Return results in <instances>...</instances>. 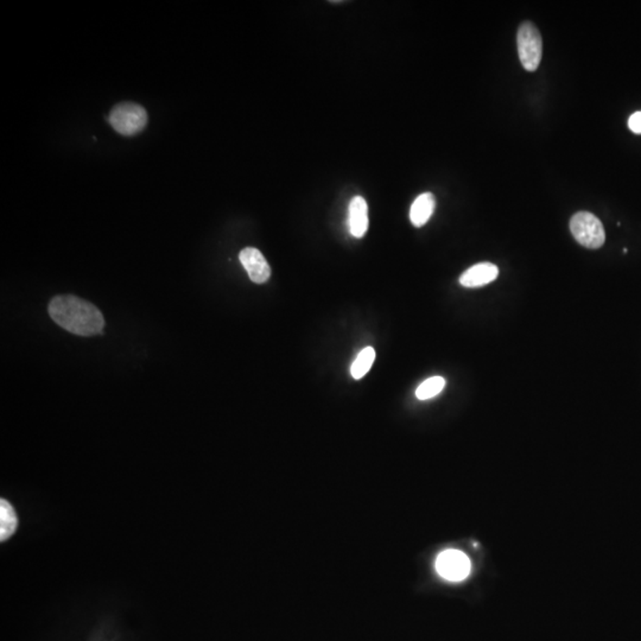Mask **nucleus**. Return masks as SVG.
Segmentation results:
<instances>
[{"label":"nucleus","mask_w":641,"mask_h":641,"mask_svg":"<svg viewBox=\"0 0 641 641\" xmlns=\"http://www.w3.org/2000/svg\"><path fill=\"white\" fill-rule=\"evenodd\" d=\"M436 571L439 576L449 582H461L470 576L472 563L465 552L460 550L448 549L437 556Z\"/></svg>","instance_id":"obj_5"},{"label":"nucleus","mask_w":641,"mask_h":641,"mask_svg":"<svg viewBox=\"0 0 641 641\" xmlns=\"http://www.w3.org/2000/svg\"><path fill=\"white\" fill-rule=\"evenodd\" d=\"M444 387H446V379L439 375L432 377L418 386V389H416V397L420 401H427V399L436 397L437 394H441Z\"/></svg>","instance_id":"obj_12"},{"label":"nucleus","mask_w":641,"mask_h":641,"mask_svg":"<svg viewBox=\"0 0 641 641\" xmlns=\"http://www.w3.org/2000/svg\"><path fill=\"white\" fill-rule=\"evenodd\" d=\"M239 259L248 277L256 284H264L271 277V268L263 253L253 247L244 248L239 254Z\"/></svg>","instance_id":"obj_6"},{"label":"nucleus","mask_w":641,"mask_h":641,"mask_svg":"<svg viewBox=\"0 0 641 641\" xmlns=\"http://www.w3.org/2000/svg\"><path fill=\"white\" fill-rule=\"evenodd\" d=\"M628 127L634 134H641V111L635 112L628 119Z\"/></svg>","instance_id":"obj_13"},{"label":"nucleus","mask_w":641,"mask_h":641,"mask_svg":"<svg viewBox=\"0 0 641 641\" xmlns=\"http://www.w3.org/2000/svg\"><path fill=\"white\" fill-rule=\"evenodd\" d=\"M18 526V518L15 508L5 499L0 500V540L5 542L11 538Z\"/></svg>","instance_id":"obj_10"},{"label":"nucleus","mask_w":641,"mask_h":641,"mask_svg":"<svg viewBox=\"0 0 641 641\" xmlns=\"http://www.w3.org/2000/svg\"><path fill=\"white\" fill-rule=\"evenodd\" d=\"M374 360H375V351H374L373 348H363V351H360L359 355L356 356L353 365H351V377L356 379V380L363 378L370 372Z\"/></svg>","instance_id":"obj_11"},{"label":"nucleus","mask_w":641,"mask_h":641,"mask_svg":"<svg viewBox=\"0 0 641 641\" xmlns=\"http://www.w3.org/2000/svg\"><path fill=\"white\" fill-rule=\"evenodd\" d=\"M110 124L122 136H134L148 124V113L137 103H119L112 110Z\"/></svg>","instance_id":"obj_4"},{"label":"nucleus","mask_w":641,"mask_h":641,"mask_svg":"<svg viewBox=\"0 0 641 641\" xmlns=\"http://www.w3.org/2000/svg\"><path fill=\"white\" fill-rule=\"evenodd\" d=\"M570 231L578 244L590 250L602 247L606 232L602 222L588 212H578L570 220Z\"/></svg>","instance_id":"obj_3"},{"label":"nucleus","mask_w":641,"mask_h":641,"mask_svg":"<svg viewBox=\"0 0 641 641\" xmlns=\"http://www.w3.org/2000/svg\"><path fill=\"white\" fill-rule=\"evenodd\" d=\"M435 207V196L432 193H424V194L420 195L413 201L411 209H410V220L413 222V225L416 227H422L425 225L429 221V219L432 218Z\"/></svg>","instance_id":"obj_9"},{"label":"nucleus","mask_w":641,"mask_h":641,"mask_svg":"<svg viewBox=\"0 0 641 641\" xmlns=\"http://www.w3.org/2000/svg\"><path fill=\"white\" fill-rule=\"evenodd\" d=\"M348 224L351 234L355 238H363L368 229V206L366 200L355 196L349 203Z\"/></svg>","instance_id":"obj_8"},{"label":"nucleus","mask_w":641,"mask_h":641,"mask_svg":"<svg viewBox=\"0 0 641 641\" xmlns=\"http://www.w3.org/2000/svg\"><path fill=\"white\" fill-rule=\"evenodd\" d=\"M499 268L492 263H479L462 273L460 284L465 287H480L496 280Z\"/></svg>","instance_id":"obj_7"},{"label":"nucleus","mask_w":641,"mask_h":641,"mask_svg":"<svg viewBox=\"0 0 641 641\" xmlns=\"http://www.w3.org/2000/svg\"><path fill=\"white\" fill-rule=\"evenodd\" d=\"M519 60L527 72L537 70L543 56V41L537 27L531 22L520 24L517 34Z\"/></svg>","instance_id":"obj_2"},{"label":"nucleus","mask_w":641,"mask_h":641,"mask_svg":"<svg viewBox=\"0 0 641 641\" xmlns=\"http://www.w3.org/2000/svg\"><path fill=\"white\" fill-rule=\"evenodd\" d=\"M51 320L67 332L80 336L103 334V313L88 301L72 294L53 298L49 304Z\"/></svg>","instance_id":"obj_1"}]
</instances>
